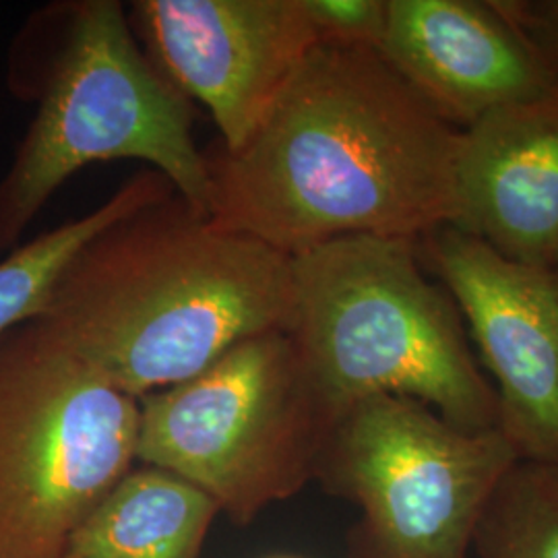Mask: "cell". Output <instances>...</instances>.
<instances>
[{
	"label": "cell",
	"instance_id": "cell-1",
	"mask_svg": "<svg viewBox=\"0 0 558 558\" xmlns=\"http://www.w3.org/2000/svg\"><path fill=\"white\" fill-rule=\"evenodd\" d=\"M459 131L379 50L317 44L253 135L205 151L207 214L288 257L453 220Z\"/></svg>",
	"mask_w": 558,
	"mask_h": 558
},
{
	"label": "cell",
	"instance_id": "cell-2",
	"mask_svg": "<svg viewBox=\"0 0 558 558\" xmlns=\"http://www.w3.org/2000/svg\"><path fill=\"white\" fill-rule=\"evenodd\" d=\"M101 379L140 399L242 339L292 329V257L170 193L104 228L36 313Z\"/></svg>",
	"mask_w": 558,
	"mask_h": 558
},
{
	"label": "cell",
	"instance_id": "cell-3",
	"mask_svg": "<svg viewBox=\"0 0 558 558\" xmlns=\"http://www.w3.org/2000/svg\"><path fill=\"white\" fill-rule=\"evenodd\" d=\"M7 85L36 112L0 179V255L17 248L60 186L89 163L147 161L207 214L195 108L141 50L119 0H59L13 38Z\"/></svg>",
	"mask_w": 558,
	"mask_h": 558
},
{
	"label": "cell",
	"instance_id": "cell-4",
	"mask_svg": "<svg viewBox=\"0 0 558 558\" xmlns=\"http://www.w3.org/2000/svg\"><path fill=\"white\" fill-rule=\"evenodd\" d=\"M294 263L290 333L333 414L359 399H416L465 430L499 426V401L453 299L418 240L348 236Z\"/></svg>",
	"mask_w": 558,
	"mask_h": 558
},
{
	"label": "cell",
	"instance_id": "cell-5",
	"mask_svg": "<svg viewBox=\"0 0 558 558\" xmlns=\"http://www.w3.org/2000/svg\"><path fill=\"white\" fill-rule=\"evenodd\" d=\"M333 420L294 336L265 331L140 398L137 461L191 482L244 525L315 478Z\"/></svg>",
	"mask_w": 558,
	"mask_h": 558
},
{
	"label": "cell",
	"instance_id": "cell-6",
	"mask_svg": "<svg viewBox=\"0 0 558 558\" xmlns=\"http://www.w3.org/2000/svg\"><path fill=\"white\" fill-rule=\"evenodd\" d=\"M140 399L34 315L0 333V558H60L137 461Z\"/></svg>",
	"mask_w": 558,
	"mask_h": 558
},
{
	"label": "cell",
	"instance_id": "cell-7",
	"mask_svg": "<svg viewBox=\"0 0 558 558\" xmlns=\"http://www.w3.org/2000/svg\"><path fill=\"white\" fill-rule=\"evenodd\" d=\"M518 461L500 428L465 430L416 399L371 396L336 416L315 478L364 513L350 558H468Z\"/></svg>",
	"mask_w": 558,
	"mask_h": 558
},
{
	"label": "cell",
	"instance_id": "cell-8",
	"mask_svg": "<svg viewBox=\"0 0 558 558\" xmlns=\"http://www.w3.org/2000/svg\"><path fill=\"white\" fill-rule=\"evenodd\" d=\"M495 379L499 426L519 459L558 463V274L440 226L418 240Z\"/></svg>",
	"mask_w": 558,
	"mask_h": 558
},
{
	"label": "cell",
	"instance_id": "cell-9",
	"mask_svg": "<svg viewBox=\"0 0 558 558\" xmlns=\"http://www.w3.org/2000/svg\"><path fill=\"white\" fill-rule=\"evenodd\" d=\"M129 21L161 75L209 110L223 149L253 135L317 46L302 0H135Z\"/></svg>",
	"mask_w": 558,
	"mask_h": 558
},
{
	"label": "cell",
	"instance_id": "cell-10",
	"mask_svg": "<svg viewBox=\"0 0 558 558\" xmlns=\"http://www.w3.org/2000/svg\"><path fill=\"white\" fill-rule=\"evenodd\" d=\"M379 52L458 131L558 87L499 0H389Z\"/></svg>",
	"mask_w": 558,
	"mask_h": 558
},
{
	"label": "cell",
	"instance_id": "cell-11",
	"mask_svg": "<svg viewBox=\"0 0 558 558\" xmlns=\"http://www.w3.org/2000/svg\"><path fill=\"white\" fill-rule=\"evenodd\" d=\"M453 220L507 259L558 263V87L459 131Z\"/></svg>",
	"mask_w": 558,
	"mask_h": 558
},
{
	"label": "cell",
	"instance_id": "cell-12",
	"mask_svg": "<svg viewBox=\"0 0 558 558\" xmlns=\"http://www.w3.org/2000/svg\"><path fill=\"white\" fill-rule=\"evenodd\" d=\"M218 502L160 468H133L81 521L60 558H201Z\"/></svg>",
	"mask_w": 558,
	"mask_h": 558
},
{
	"label": "cell",
	"instance_id": "cell-13",
	"mask_svg": "<svg viewBox=\"0 0 558 558\" xmlns=\"http://www.w3.org/2000/svg\"><path fill=\"white\" fill-rule=\"evenodd\" d=\"M170 193L174 186L160 172L141 170L87 216L21 242L0 257V333L40 313L64 267L104 228Z\"/></svg>",
	"mask_w": 558,
	"mask_h": 558
},
{
	"label": "cell",
	"instance_id": "cell-14",
	"mask_svg": "<svg viewBox=\"0 0 558 558\" xmlns=\"http://www.w3.org/2000/svg\"><path fill=\"white\" fill-rule=\"evenodd\" d=\"M478 558H558V463L519 459L472 539Z\"/></svg>",
	"mask_w": 558,
	"mask_h": 558
},
{
	"label": "cell",
	"instance_id": "cell-15",
	"mask_svg": "<svg viewBox=\"0 0 558 558\" xmlns=\"http://www.w3.org/2000/svg\"><path fill=\"white\" fill-rule=\"evenodd\" d=\"M317 44L380 50L389 0H302Z\"/></svg>",
	"mask_w": 558,
	"mask_h": 558
},
{
	"label": "cell",
	"instance_id": "cell-16",
	"mask_svg": "<svg viewBox=\"0 0 558 558\" xmlns=\"http://www.w3.org/2000/svg\"><path fill=\"white\" fill-rule=\"evenodd\" d=\"M527 40L536 46L558 83V0H499Z\"/></svg>",
	"mask_w": 558,
	"mask_h": 558
},
{
	"label": "cell",
	"instance_id": "cell-17",
	"mask_svg": "<svg viewBox=\"0 0 558 558\" xmlns=\"http://www.w3.org/2000/svg\"><path fill=\"white\" fill-rule=\"evenodd\" d=\"M555 271H557V274H558V263H557V267H555Z\"/></svg>",
	"mask_w": 558,
	"mask_h": 558
}]
</instances>
